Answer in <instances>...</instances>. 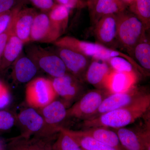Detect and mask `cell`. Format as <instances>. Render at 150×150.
<instances>
[{"label": "cell", "instance_id": "cell-1", "mask_svg": "<svg viewBox=\"0 0 150 150\" xmlns=\"http://www.w3.org/2000/svg\"><path fill=\"white\" fill-rule=\"evenodd\" d=\"M150 108V94L148 93L130 105L83 121L81 126L83 129L96 127L123 128L144 117Z\"/></svg>", "mask_w": 150, "mask_h": 150}, {"label": "cell", "instance_id": "cell-2", "mask_svg": "<svg viewBox=\"0 0 150 150\" xmlns=\"http://www.w3.org/2000/svg\"><path fill=\"white\" fill-rule=\"evenodd\" d=\"M56 47H62L76 51L91 59L107 62L112 57L119 56L125 58L137 69L140 67L133 58L116 49L105 47L97 43L83 41L72 37H60L53 43Z\"/></svg>", "mask_w": 150, "mask_h": 150}, {"label": "cell", "instance_id": "cell-3", "mask_svg": "<svg viewBox=\"0 0 150 150\" xmlns=\"http://www.w3.org/2000/svg\"><path fill=\"white\" fill-rule=\"evenodd\" d=\"M116 17L117 43L132 58L134 47L146 37V31L141 21L131 11H123L116 14Z\"/></svg>", "mask_w": 150, "mask_h": 150}, {"label": "cell", "instance_id": "cell-4", "mask_svg": "<svg viewBox=\"0 0 150 150\" xmlns=\"http://www.w3.org/2000/svg\"><path fill=\"white\" fill-rule=\"evenodd\" d=\"M25 53L38 69L52 78L62 76L68 72L62 59L55 52L35 44H31L25 48Z\"/></svg>", "mask_w": 150, "mask_h": 150}, {"label": "cell", "instance_id": "cell-5", "mask_svg": "<svg viewBox=\"0 0 150 150\" xmlns=\"http://www.w3.org/2000/svg\"><path fill=\"white\" fill-rule=\"evenodd\" d=\"M57 96L50 79L36 77L26 85L25 100L30 107L41 109L55 100Z\"/></svg>", "mask_w": 150, "mask_h": 150}, {"label": "cell", "instance_id": "cell-6", "mask_svg": "<svg viewBox=\"0 0 150 150\" xmlns=\"http://www.w3.org/2000/svg\"><path fill=\"white\" fill-rule=\"evenodd\" d=\"M109 94L104 89H96L84 94L67 109V117L87 120L95 115L104 98Z\"/></svg>", "mask_w": 150, "mask_h": 150}, {"label": "cell", "instance_id": "cell-7", "mask_svg": "<svg viewBox=\"0 0 150 150\" xmlns=\"http://www.w3.org/2000/svg\"><path fill=\"white\" fill-rule=\"evenodd\" d=\"M125 150H150V127L143 125L134 129H112Z\"/></svg>", "mask_w": 150, "mask_h": 150}, {"label": "cell", "instance_id": "cell-8", "mask_svg": "<svg viewBox=\"0 0 150 150\" xmlns=\"http://www.w3.org/2000/svg\"><path fill=\"white\" fill-rule=\"evenodd\" d=\"M148 93L144 87L136 85L128 91L109 95L104 98L96 113L91 118L130 105Z\"/></svg>", "mask_w": 150, "mask_h": 150}, {"label": "cell", "instance_id": "cell-9", "mask_svg": "<svg viewBox=\"0 0 150 150\" xmlns=\"http://www.w3.org/2000/svg\"><path fill=\"white\" fill-rule=\"evenodd\" d=\"M18 118L22 129V133L20 136L30 137L56 135L47 128L43 116L35 108L30 107L24 109L20 112Z\"/></svg>", "mask_w": 150, "mask_h": 150}, {"label": "cell", "instance_id": "cell-10", "mask_svg": "<svg viewBox=\"0 0 150 150\" xmlns=\"http://www.w3.org/2000/svg\"><path fill=\"white\" fill-rule=\"evenodd\" d=\"M55 50V53L62 59L68 72L83 82L91 59L68 48L56 47Z\"/></svg>", "mask_w": 150, "mask_h": 150}, {"label": "cell", "instance_id": "cell-11", "mask_svg": "<svg viewBox=\"0 0 150 150\" xmlns=\"http://www.w3.org/2000/svg\"><path fill=\"white\" fill-rule=\"evenodd\" d=\"M61 37L51 24L48 13L40 11L35 16L30 33V42L54 43Z\"/></svg>", "mask_w": 150, "mask_h": 150}, {"label": "cell", "instance_id": "cell-12", "mask_svg": "<svg viewBox=\"0 0 150 150\" xmlns=\"http://www.w3.org/2000/svg\"><path fill=\"white\" fill-rule=\"evenodd\" d=\"M116 14L105 16L94 25L93 34L96 43L115 49L116 40Z\"/></svg>", "mask_w": 150, "mask_h": 150}, {"label": "cell", "instance_id": "cell-13", "mask_svg": "<svg viewBox=\"0 0 150 150\" xmlns=\"http://www.w3.org/2000/svg\"><path fill=\"white\" fill-rule=\"evenodd\" d=\"M57 96L67 102L77 99L83 91V82L69 72L59 77L51 79Z\"/></svg>", "mask_w": 150, "mask_h": 150}, {"label": "cell", "instance_id": "cell-14", "mask_svg": "<svg viewBox=\"0 0 150 150\" xmlns=\"http://www.w3.org/2000/svg\"><path fill=\"white\" fill-rule=\"evenodd\" d=\"M139 73H125L111 70L104 83L103 89L109 95L128 91L136 85Z\"/></svg>", "mask_w": 150, "mask_h": 150}, {"label": "cell", "instance_id": "cell-15", "mask_svg": "<svg viewBox=\"0 0 150 150\" xmlns=\"http://www.w3.org/2000/svg\"><path fill=\"white\" fill-rule=\"evenodd\" d=\"M56 136H19L11 139L8 144V150H52Z\"/></svg>", "mask_w": 150, "mask_h": 150}, {"label": "cell", "instance_id": "cell-16", "mask_svg": "<svg viewBox=\"0 0 150 150\" xmlns=\"http://www.w3.org/2000/svg\"><path fill=\"white\" fill-rule=\"evenodd\" d=\"M38 12L33 8H23L17 13L14 19L13 32L24 43L30 42L33 23Z\"/></svg>", "mask_w": 150, "mask_h": 150}, {"label": "cell", "instance_id": "cell-17", "mask_svg": "<svg viewBox=\"0 0 150 150\" xmlns=\"http://www.w3.org/2000/svg\"><path fill=\"white\" fill-rule=\"evenodd\" d=\"M11 67V77L17 83L29 82L34 79L38 70L35 63L23 51Z\"/></svg>", "mask_w": 150, "mask_h": 150}, {"label": "cell", "instance_id": "cell-18", "mask_svg": "<svg viewBox=\"0 0 150 150\" xmlns=\"http://www.w3.org/2000/svg\"><path fill=\"white\" fill-rule=\"evenodd\" d=\"M40 110L39 112L47 128L54 133H59V124L67 118V109L64 103L54 100Z\"/></svg>", "mask_w": 150, "mask_h": 150}, {"label": "cell", "instance_id": "cell-19", "mask_svg": "<svg viewBox=\"0 0 150 150\" xmlns=\"http://www.w3.org/2000/svg\"><path fill=\"white\" fill-rule=\"evenodd\" d=\"M111 70L107 62L91 59L85 74L84 81L97 89H103L105 82Z\"/></svg>", "mask_w": 150, "mask_h": 150}, {"label": "cell", "instance_id": "cell-20", "mask_svg": "<svg viewBox=\"0 0 150 150\" xmlns=\"http://www.w3.org/2000/svg\"><path fill=\"white\" fill-rule=\"evenodd\" d=\"M128 7L123 0H97L90 11L91 23L94 26L102 17L117 14L126 10Z\"/></svg>", "mask_w": 150, "mask_h": 150}, {"label": "cell", "instance_id": "cell-21", "mask_svg": "<svg viewBox=\"0 0 150 150\" xmlns=\"http://www.w3.org/2000/svg\"><path fill=\"white\" fill-rule=\"evenodd\" d=\"M24 43L14 34L13 29L3 52L0 73L5 72L23 52Z\"/></svg>", "mask_w": 150, "mask_h": 150}, {"label": "cell", "instance_id": "cell-22", "mask_svg": "<svg viewBox=\"0 0 150 150\" xmlns=\"http://www.w3.org/2000/svg\"><path fill=\"white\" fill-rule=\"evenodd\" d=\"M81 132L118 150H125L120 143L117 134L113 129L104 127H96L83 129Z\"/></svg>", "mask_w": 150, "mask_h": 150}, {"label": "cell", "instance_id": "cell-23", "mask_svg": "<svg viewBox=\"0 0 150 150\" xmlns=\"http://www.w3.org/2000/svg\"><path fill=\"white\" fill-rule=\"evenodd\" d=\"M71 9L57 4L48 13L51 24L61 36L68 27Z\"/></svg>", "mask_w": 150, "mask_h": 150}, {"label": "cell", "instance_id": "cell-24", "mask_svg": "<svg viewBox=\"0 0 150 150\" xmlns=\"http://www.w3.org/2000/svg\"><path fill=\"white\" fill-rule=\"evenodd\" d=\"M66 130L83 150H118L85 135L81 131Z\"/></svg>", "mask_w": 150, "mask_h": 150}, {"label": "cell", "instance_id": "cell-25", "mask_svg": "<svg viewBox=\"0 0 150 150\" xmlns=\"http://www.w3.org/2000/svg\"><path fill=\"white\" fill-rule=\"evenodd\" d=\"M137 64L148 75L150 71V42L147 36L134 47L132 54ZM134 59V58H133Z\"/></svg>", "mask_w": 150, "mask_h": 150}, {"label": "cell", "instance_id": "cell-26", "mask_svg": "<svg viewBox=\"0 0 150 150\" xmlns=\"http://www.w3.org/2000/svg\"><path fill=\"white\" fill-rule=\"evenodd\" d=\"M130 11L141 21L146 30L150 28V0H133L129 6Z\"/></svg>", "mask_w": 150, "mask_h": 150}, {"label": "cell", "instance_id": "cell-27", "mask_svg": "<svg viewBox=\"0 0 150 150\" xmlns=\"http://www.w3.org/2000/svg\"><path fill=\"white\" fill-rule=\"evenodd\" d=\"M52 150H83L65 128H59L58 136L52 146Z\"/></svg>", "mask_w": 150, "mask_h": 150}, {"label": "cell", "instance_id": "cell-28", "mask_svg": "<svg viewBox=\"0 0 150 150\" xmlns=\"http://www.w3.org/2000/svg\"><path fill=\"white\" fill-rule=\"evenodd\" d=\"M106 62L114 71L121 72L139 73L130 62L123 57H112Z\"/></svg>", "mask_w": 150, "mask_h": 150}, {"label": "cell", "instance_id": "cell-29", "mask_svg": "<svg viewBox=\"0 0 150 150\" xmlns=\"http://www.w3.org/2000/svg\"><path fill=\"white\" fill-rule=\"evenodd\" d=\"M21 9V8L16 9L0 13V35L5 32L9 28L13 22L17 13Z\"/></svg>", "mask_w": 150, "mask_h": 150}, {"label": "cell", "instance_id": "cell-30", "mask_svg": "<svg viewBox=\"0 0 150 150\" xmlns=\"http://www.w3.org/2000/svg\"><path fill=\"white\" fill-rule=\"evenodd\" d=\"M26 4V0H0V13L22 8Z\"/></svg>", "mask_w": 150, "mask_h": 150}, {"label": "cell", "instance_id": "cell-31", "mask_svg": "<svg viewBox=\"0 0 150 150\" xmlns=\"http://www.w3.org/2000/svg\"><path fill=\"white\" fill-rule=\"evenodd\" d=\"M26 1L41 12L47 13L57 4L55 0H26Z\"/></svg>", "mask_w": 150, "mask_h": 150}, {"label": "cell", "instance_id": "cell-32", "mask_svg": "<svg viewBox=\"0 0 150 150\" xmlns=\"http://www.w3.org/2000/svg\"><path fill=\"white\" fill-rule=\"evenodd\" d=\"M15 120L11 112L0 110V130H8L14 125Z\"/></svg>", "mask_w": 150, "mask_h": 150}, {"label": "cell", "instance_id": "cell-33", "mask_svg": "<svg viewBox=\"0 0 150 150\" xmlns=\"http://www.w3.org/2000/svg\"><path fill=\"white\" fill-rule=\"evenodd\" d=\"M57 4H60L70 9L83 8L86 6L83 0H55Z\"/></svg>", "mask_w": 150, "mask_h": 150}, {"label": "cell", "instance_id": "cell-34", "mask_svg": "<svg viewBox=\"0 0 150 150\" xmlns=\"http://www.w3.org/2000/svg\"><path fill=\"white\" fill-rule=\"evenodd\" d=\"M11 102V96L7 87L5 86L0 90V109L8 106Z\"/></svg>", "mask_w": 150, "mask_h": 150}, {"label": "cell", "instance_id": "cell-35", "mask_svg": "<svg viewBox=\"0 0 150 150\" xmlns=\"http://www.w3.org/2000/svg\"><path fill=\"white\" fill-rule=\"evenodd\" d=\"M13 22L14 20L10 27L5 32L0 35V65H1V61L4 49L7 42L8 40L9 37L12 32L13 29Z\"/></svg>", "mask_w": 150, "mask_h": 150}, {"label": "cell", "instance_id": "cell-36", "mask_svg": "<svg viewBox=\"0 0 150 150\" xmlns=\"http://www.w3.org/2000/svg\"><path fill=\"white\" fill-rule=\"evenodd\" d=\"M97 0H86V6L88 7L89 10L90 11L93 8Z\"/></svg>", "mask_w": 150, "mask_h": 150}, {"label": "cell", "instance_id": "cell-37", "mask_svg": "<svg viewBox=\"0 0 150 150\" xmlns=\"http://www.w3.org/2000/svg\"><path fill=\"white\" fill-rule=\"evenodd\" d=\"M123 1L124 2L126 3L127 6H128V7H129L131 4V3L132 2V1H133V0H123Z\"/></svg>", "mask_w": 150, "mask_h": 150}, {"label": "cell", "instance_id": "cell-38", "mask_svg": "<svg viewBox=\"0 0 150 150\" xmlns=\"http://www.w3.org/2000/svg\"><path fill=\"white\" fill-rule=\"evenodd\" d=\"M0 150H3V147L2 146L1 144V143H0Z\"/></svg>", "mask_w": 150, "mask_h": 150}, {"label": "cell", "instance_id": "cell-39", "mask_svg": "<svg viewBox=\"0 0 150 150\" xmlns=\"http://www.w3.org/2000/svg\"><path fill=\"white\" fill-rule=\"evenodd\" d=\"M83 1L86 3V0H83Z\"/></svg>", "mask_w": 150, "mask_h": 150}]
</instances>
